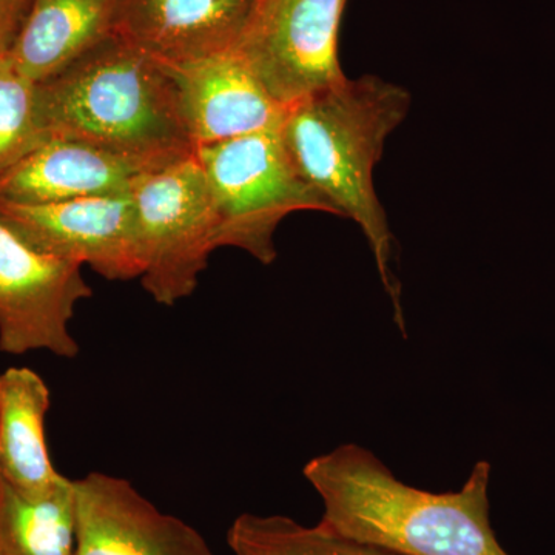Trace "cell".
Wrapping results in <instances>:
<instances>
[{
	"label": "cell",
	"instance_id": "obj_11",
	"mask_svg": "<svg viewBox=\"0 0 555 555\" xmlns=\"http://www.w3.org/2000/svg\"><path fill=\"white\" fill-rule=\"evenodd\" d=\"M150 170L155 169L87 142L47 138L0 177V201L51 204L129 196Z\"/></svg>",
	"mask_w": 555,
	"mask_h": 555
},
{
	"label": "cell",
	"instance_id": "obj_17",
	"mask_svg": "<svg viewBox=\"0 0 555 555\" xmlns=\"http://www.w3.org/2000/svg\"><path fill=\"white\" fill-rule=\"evenodd\" d=\"M46 141L38 115V83L0 56V177Z\"/></svg>",
	"mask_w": 555,
	"mask_h": 555
},
{
	"label": "cell",
	"instance_id": "obj_13",
	"mask_svg": "<svg viewBox=\"0 0 555 555\" xmlns=\"http://www.w3.org/2000/svg\"><path fill=\"white\" fill-rule=\"evenodd\" d=\"M122 0H31L9 56L33 82H46L116 35Z\"/></svg>",
	"mask_w": 555,
	"mask_h": 555
},
{
	"label": "cell",
	"instance_id": "obj_7",
	"mask_svg": "<svg viewBox=\"0 0 555 555\" xmlns=\"http://www.w3.org/2000/svg\"><path fill=\"white\" fill-rule=\"evenodd\" d=\"M91 294L82 266L35 250L0 222V352L78 357L69 323Z\"/></svg>",
	"mask_w": 555,
	"mask_h": 555
},
{
	"label": "cell",
	"instance_id": "obj_2",
	"mask_svg": "<svg viewBox=\"0 0 555 555\" xmlns=\"http://www.w3.org/2000/svg\"><path fill=\"white\" fill-rule=\"evenodd\" d=\"M411 94L377 76L343 78L286 109L281 137L295 167L366 236L383 286L404 332L400 283L392 269L393 238L374 188V169L387 138L403 122Z\"/></svg>",
	"mask_w": 555,
	"mask_h": 555
},
{
	"label": "cell",
	"instance_id": "obj_15",
	"mask_svg": "<svg viewBox=\"0 0 555 555\" xmlns=\"http://www.w3.org/2000/svg\"><path fill=\"white\" fill-rule=\"evenodd\" d=\"M73 480L28 495L0 476V555H75Z\"/></svg>",
	"mask_w": 555,
	"mask_h": 555
},
{
	"label": "cell",
	"instance_id": "obj_10",
	"mask_svg": "<svg viewBox=\"0 0 555 555\" xmlns=\"http://www.w3.org/2000/svg\"><path fill=\"white\" fill-rule=\"evenodd\" d=\"M257 0H122L116 35L153 60L185 67L238 46Z\"/></svg>",
	"mask_w": 555,
	"mask_h": 555
},
{
	"label": "cell",
	"instance_id": "obj_1",
	"mask_svg": "<svg viewBox=\"0 0 555 555\" xmlns=\"http://www.w3.org/2000/svg\"><path fill=\"white\" fill-rule=\"evenodd\" d=\"M305 477L323 500L320 524L397 555H511L489 517L491 465L478 462L455 492H429L398 480L358 444L315 456Z\"/></svg>",
	"mask_w": 555,
	"mask_h": 555
},
{
	"label": "cell",
	"instance_id": "obj_12",
	"mask_svg": "<svg viewBox=\"0 0 555 555\" xmlns=\"http://www.w3.org/2000/svg\"><path fill=\"white\" fill-rule=\"evenodd\" d=\"M170 68L177 78L182 115L195 150L283 122L286 108L262 89L235 49L196 64Z\"/></svg>",
	"mask_w": 555,
	"mask_h": 555
},
{
	"label": "cell",
	"instance_id": "obj_3",
	"mask_svg": "<svg viewBox=\"0 0 555 555\" xmlns=\"http://www.w3.org/2000/svg\"><path fill=\"white\" fill-rule=\"evenodd\" d=\"M43 138L87 142L159 169L195 153L169 65L118 35L38 83Z\"/></svg>",
	"mask_w": 555,
	"mask_h": 555
},
{
	"label": "cell",
	"instance_id": "obj_6",
	"mask_svg": "<svg viewBox=\"0 0 555 555\" xmlns=\"http://www.w3.org/2000/svg\"><path fill=\"white\" fill-rule=\"evenodd\" d=\"M347 0H257L236 53L288 108L345 78L338 35Z\"/></svg>",
	"mask_w": 555,
	"mask_h": 555
},
{
	"label": "cell",
	"instance_id": "obj_14",
	"mask_svg": "<svg viewBox=\"0 0 555 555\" xmlns=\"http://www.w3.org/2000/svg\"><path fill=\"white\" fill-rule=\"evenodd\" d=\"M50 387L38 372H0V476L28 495H47L69 478L57 473L47 444Z\"/></svg>",
	"mask_w": 555,
	"mask_h": 555
},
{
	"label": "cell",
	"instance_id": "obj_9",
	"mask_svg": "<svg viewBox=\"0 0 555 555\" xmlns=\"http://www.w3.org/2000/svg\"><path fill=\"white\" fill-rule=\"evenodd\" d=\"M75 555H215L181 518L160 513L126 478L90 473L73 480Z\"/></svg>",
	"mask_w": 555,
	"mask_h": 555
},
{
	"label": "cell",
	"instance_id": "obj_5",
	"mask_svg": "<svg viewBox=\"0 0 555 555\" xmlns=\"http://www.w3.org/2000/svg\"><path fill=\"white\" fill-rule=\"evenodd\" d=\"M131 199L142 286L159 305L175 306L195 292L218 248L217 204L195 153L142 175Z\"/></svg>",
	"mask_w": 555,
	"mask_h": 555
},
{
	"label": "cell",
	"instance_id": "obj_8",
	"mask_svg": "<svg viewBox=\"0 0 555 555\" xmlns=\"http://www.w3.org/2000/svg\"><path fill=\"white\" fill-rule=\"evenodd\" d=\"M0 222L35 250L90 266L107 280L142 275L131 195L51 204L0 201Z\"/></svg>",
	"mask_w": 555,
	"mask_h": 555
},
{
	"label": "cell",
	"instance_id": "obj_18",
	"mask_svg": "<svg viewBox=\"0 0 555 555\" xmlns=\"http://www.w3.org/2000/svg\"><path fill=\"white\" fill-rule=\"evenodd\" d=\"M30 5L31 0H0V56L9 53Z\"/></svg>",
	"mask_w": 555,
	"mask_h": 555
},
{
	"label": "cell",
	"instance_id": "obj_16",
	"mask_svg": "<svg viewBox=\"0 0 555 555\" xmlns=\"http://www.w3.org/2000/svg\"><path fill=\"white\" fill-rule=\"evenodd\" d=\"M235 555H397L332 531L305 526L284 516L243 514L228 532Z\"/></svg>",
	"mask_w": 555,
	"mask_h": 555
},
{
	"label": "cell",
	"instance_id": "obj_4",
	"mask_svg": "<svg viewBox=\"0 0 555 555\" xmlns=\"http://www.w3.org/2000/svg\"><path fill=\"white\" fill-rule=\"evenodd\" d=\"M280 126L195 150L218 211V248L236 247L262 264L276 258V228L299 210L335 208L299 175Z\"/></svg>",
	"mask_w": 555,
	"mask_h": 555
}]
</instances>
